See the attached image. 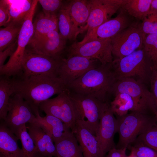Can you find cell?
Listing matches in <instances>:
<instances>
[{
    "mask_svg": "<svg viewBox=\"0 0 157 157\" xmlns=\"http://www.w3.org/2000/svg\"><path fill=\"white\" fill-rule=\"evenodd\" d=\"M133 143L135 144L128 147L138 157H157V152L151 148L141 143Z\"/></svg>",
    "mask_w": 157,
    "mask_h": 157,
    "instance_id": "obj_36",
    "label": "cell"
},
{
    "mask_svg": "<svg viewBox=\"0 0 157 157\" xmlns=\"http://www.w3.org/2000/svg\"><path fill=\"white\" fill-rule=\"evenodd\" d=\"M42 6L43 12L50 15H57L62 7L63 1L60 0H39L38 2Z\"/></svg>",
    "mask_w": 157,
    "mask_h": 157,
    "instance_id": "obj_35",
    "label": "cell"
},
{
    "mask_svg": "<svg viewBox=\"0 0 157 157\" xmlns=\"http://www.w3.org/2000/svg\"><path fill=\"white\" fill-rule=\"evenodd\" d=\"M115 96L114 100L110 104L112 110L117 117L126 114L129 111H135L134 102L129 95L119 93Z\"/></svg>",
    "mask_w": 157,
    "mask_h": 157,
    "instance_id": "obj_28",
    "label": "cell"
},
{
    "mask_svg": "<svg viewBox=\"0 0 157 157\" xmlns=\"http://www.w3.org/2000/svg\"><path fill=\"white\" fill-rule=\"evenodd\" d=\"M19 139L5 125H0V154L4 157H24L22 149L18 145Z\"/></svg>",
    "mask_w": 157,
    "mask_h": 157,
    "instance_id": "obj_22",
    "label": "cell"
},
{
    "mask_svg": "<svg viewBox=\"0 0 157 157\" xmlns=\"http://www.w3.org/2000/svg\"><path fill=\"white\" fill-rule=\"evenodd\" d=\"M66 41L61 37L58 31H53L44 35H33L26 48L37 53L60 60L63 58L62 54L66 47Z\"/></svg>",
    "mask_w": 157,
    "mask_h": 157,
    "instance_id": "obj_16",
    "label": "cell"
},
{
    "mask_svg": "<svg viewBox=\"0 0 157 157\" xmlns=\"http://www.w3.org/2000/svg\"><path fill=\"white\" fill-rule=\"evenodd\" d=\"M54 143L57 157H83L82 150L72 132Z\"/></svg>",
    "mask_w": 157,
    "mask_h": 157,
    "instance_id": "obj_23",
    "label": "cell"
},
{
    "mask_svg": "<svg viewBox=\"0 0 157 157\" xmlns=\"http://www.w3.org/2000/svg\"><path fill=\"white\" fill-rule=\"evenodd\" d=\"M112 93L114 95L124 93L133 100L135 111L148 114L157 117V113L152 94L146 85L135 79L128 78L117 80L113 87Z\"/></svg>",
    "mask_w": 157,
    "mask_h": 157,
    "instance_id": "obj_5",
    "label": "cell"
},
{
    "mask_svg": "<svg viewBox=\"0 0 157 157\" xmlns=\"http://www.w3.org/2000/svg\"><path fill=\"white\" fill-rule=\"evenodd\" d=\"M38 0H34L31 10L23 22L17 38V47L7 63L0 67V75L9 77L22 75V63L26 47L34 34L33 18Z\"/></svg>",
    "mask_w": 157,
    "mask_h": 157,
    "instance_id": "obj_4",
    "label": "cell"
},
{
    "mask_svg": "<svg viewBox=\"0 0 157 157\" xmlns=\"http://www.w3.org/2000/svg\"><path fill=\"white\" fill-rule=\"evenodd\" d=\"M149 84L157 113V69L153 70Z\"/></svg>",
    "mask_w": 157,
    "mask_h": 157,
    "instance_id": "obj_39",
    "label": "cell"
},
{
    "mask_svg": "<svg viewBox=\"0 0 157 157\" xmlns=\"http://www.w3.org/2000/svg\"><path fill=\"white\" fill-rule=\"evenodd\" d=\"M23 24L12 22L0 29V52L5 49L17 38Z\"/></svg>",
    "mask_w": 157,
    "mask_h": 157,
    "instance_id": "obj_29",
    "label": "cell"
},
{
    "mask_svg": "<svg viewBox=\"0 0 157 157\" xmlns=\"http://www.w3.org/2000/svg\"><path fill=\"white\" fill-rule=\"evenodd\" d=\"M130 154L129 155V157H138L132 150H131Z\"/></svg>",
    "mask_w": 157,
    "mask_h": 157,
    "instance_id": "obj_42",
    "label": "cell"
},
{
    "mask_svg": "<svg viewBox=\"0 0 157 157\" xmlns=\"http://www.w3.org/2000/svg\"><path fill=\"white\" fill-rule=\"evenodd\" d=\"M68 90L70 97L78 112L77 120L81 122L95 135L102 113L108 102H103L93 97Z\"/></svg>",
    "mask_w": 157,
    "mask_h": 157,
    "instance_id": "obj_7",
    "label": "cell"
},
{
    "mask_svg": "<svg viewBox=\"0 0 157 157\" xmlns=\"http://www.w3.org/2000/svg\"><path fill=\"white\" fill-rule=\"evenodd\" d=\"M112 66L117 80L136 77L137 80L145 85L150 84L153 68L143 48L122 58L114 59Z\"/></svg>",
    "mask_w": 157,
    "mask_h": 157,
    "instance_id": "obj_3",
    "label": "cell"
},
{
    "mask_svg": "<svg viewBox=\"0 0 157 157\" xmlns=\"http://www.w3.org/2000/svg\"><path fill=\"white\" fill-rule=\"evenodd\" d=\"M35 115L36 119L34 123L50 136L54 142L72 132L68 126L56 117L49 115L42 117L39 112Z\"/></svg>",
    "mask_w": 157,
    "mask_h": 157,
    "instance_id": "obj_20",
    "label": "cell"
},
{
    "mask_svg": "<svg viewBox=\"0 0 157 157\" xmlns=\"http://www.w3.org/2000/svg\"><path fill=\"white\" fill-rule=\"evenodd\" d=\"M113 49L111 38L92 40L82 43L76 42L68 48L67 57L79 56L106 64L112 63L114 60Z\"/></svg>",
    "mask_w": 157,
    "mask_h": 157,
    "instance_id": "obj_9",
    "label": "cell"
},
{
    "mask_svg": "<svg viewBox=\"0 0 157 157\" xmlns=\"http://www.w3.org/2000/svg\"><path fill=\"white\" fill-rule=\"evenodd\" d=\"M39 108L46 115L53 116L60 119L74 133L78 114L67 88L56 97L41 103Z\"/></svg>",
    "mask_w": 157,
    "mask_h": 157,
    "instance_id": "obj_8",
    "label": "cell"
},
{
    "mask_svg": "<svg viewBox=\"0 0 157 157\" xmlns=\"http://www.w3.org/2000/svg\"><path fill=\"white\" fill-rule=\"evenodd\" d=\"M74 134L83 157H98V146L96 136L78 120H76Z\"/></svg>",
    "mask_w": 157,
    "mask_h": 157,
    "instance_id": "obj_21",
    "label": "cell"
},
{
    "mask_svg": "<svg viewBox=\"0 0 157 157\" xmlns=\"http://www.w3.org/2000/svg\"><path fill=\"white\" fill-rule=\"evenodd\" d=\"M14 94L12 78L1 76L0 77V118L4 120L8 114L10 96Z\"/></svg>",
    "mask_w": 157,
    "mask_h": 157,
    "instance_id": "obj_27",
    "label": "cell"
},
{
    "mask_svg": "<svg viewBox=\"0 0 157 157\" xmlns=\"http://www.w3.org/2000/svg\"><path fill=\"white\" fill-rule=\"evenodd\" d=\"M7 1L9 6L10 23L23 24L31 10L33 0H7Z\"/></svg>",
    "mask_w": 157,
    "mask_h": 157,
    "instance_id": "obj_25",
    "label": "cell"
},
{
    "mask_svg": "<svg viewBox=\"0 0 157 157\" xmlns=\"http://www.w3.org/2000/svg\"><path fill=\"white\" fill-rule=\"evenodd\" d=\"M144 37L140 27L129 26L111 38L113 56L120 59L142 49Z\"/></svg>",
    "mask_w": 157,
    "mask_h": 157,
    "instance_id": "obj_14",
    "label": "cell"
},
{
    "mask_svg": "<svg viewBox=\"0 0 157 157\" xmlns=\"http://www.w3.org/2000/svg\"><path fill=\"white\" fill-rule=\"evenodd\" d=\"M27 130L26 124L24 125L19 129L17 137L21 141L24 157H36L38 152Z\"/></svg>",
    "mask_w": 157,
    "mask_h": 157,
    "instance_id": "obj_32",
    "label": "cell"
},
{
    "mask_svg": "<svg viewBox=\"0 0 157 157\" xmlns=\"http://www.w3.org/2000/svg\"><path fill=\"white\" fill-rule=\"evenodd\" d=\"M140 28L144 37L157 34V15L150 13L142 21Z\"/></svg>",
    "mask_w": 157,
    "mask_h": 157,
    "instance_id": "obj_34",
    "label": "cell"
},
{
    "mask_svg": "<svg viewBox=\"0 0 157 157\" xmlns=\"http://www.w3.org/2000/svg\"><path fill=\"white\" fill-rule=\"evenodd\" d=\"M143 48L150 61L153 69H157V34L146 35Z\"/></svg>",
    "mask_w": 157,
    "mask_h": 157,
    "instance_id": "obj_33",
    "label": "cell"
},
{
    "mask_svg": "<svg viewBox=\"0 0 157 157\" xmlns=\"http://www.w3.org/2000/svg\"><path fill=\"white\" fill-rule=\"evenodd\" d=\"M36 157H52L49 156H45L42 155L40 154L38 152Z\"/></svg>",
    "mask_w": 157,
    "mask_h": 157,
    "instance_id": "obj_43",
    "label": "cell"
},
{
    "mask_svg": "<svg viewBox=\"0 0 157 157\" xmlns=\"http://www.w3.org/2000/svg\"><path fill=\"white\" fill-rule=\"evenodd\" d=\"M156 118L155 116L138 111L117 117L119 139L116 148L127 149Z\"/></svg>",
    "mask_w": 157,
    "mask_h": 157,
    "instance_id": "obj_6",
    "label": "cell"
},
{
    "mask_svg": "<svg viewBox=\"0 0 157 157\" xmlns=\"http://www.w3.org/2000/svg\"><path fill=\"white\" fill-rule=\"evenodd\" d=\"M62 59H56L26 48L22 63V75L28 76L46 74L57 77Z\"/></svg>",
    "mask_w": 157,
    "mask_h": 157,
    "instance_id": "obj_11",
    "label": "cell"
},
{
    "mask_svg": "<svg viewBox=\"0 0 157 157\" xmlns=\"http://www.w3.org/2000/svg\"><path fill=\"white\" fill-rule=\"evenodd\" d=\"M126 148H114L110 150L106 157H129L126 153Z\"/></svg>",
    "mask_w": 157,
    "mask_h": 157,
    "instance_id": "obj_40",
    "label": "cell"
},
{
    "mask_svg": "<svg viewBox=\"0 0 157 157\" xmlns=\"http://www.w3.org/2000/svg\"><path fill=\"white\" fill-rule=\"evenodd\" d=\"M127 14L123 9L115 18L87 31L83 40L79 43H82L96 39L111 38L129 27V22Z\"/></svg>",
    "mask_w": 157,
    "mask_h": 157,
    "instance_id": "obj_17",
    "label": "cell"
},
{
    "mask_svg": "<svg viewBox=\"0 0 157 157\" xmlns=\"http://www.w3.org/2000/svg\"><path fill=\"white\" fill-rule=\"evenodd\" d=\"M107 102L104 109L99 122L96 137L98 146V157H106L108 152L116 147L114 140L117 132V121Z\"/></svg>",
    "mask_w": 157,
    "mask_h": 157,
    "instance_id": "obj_10",
    "label": "cell"
},
{
    "mask_svg": "<svg viewBox=\"0 0 157 157\" xmlns=\"http://www.w3.org/2000/svg\"><path fill=\"white\" fill-rule=\"evenodd\" d=\"M26 126L38 153L44 156L57 157L55 144L50 136L36 123H29Z\"/></svg>",
    "mask_w": 157,
    "mask_h": 157,
    "instance_id": "obj_19",
    "label": "cell"
},
{
    "mask_svg": "<svg viewBox=\"0 0 157 157\" xmlns=\"http://www.w3.org/2000/svg\"><path fill=\"white\" fill-rule=\"evenodd\" d=\"M10 22L9 6L7 0H0V26L5 27Z\"/></svg>",
    "mask_w": 157,
    "mask_h": 157,
    "instance_id": "obj_37",
    "label": "cell"
},
{
    "mask_svg": "<svg viewBox=\"0 0 157 157\" xmlns=\"http://www.w3.org/2000/svg\"><path fill=\"white\" fill-rule=\"evenodd\" d=\"M127 0H88L90 10L85 25L79 34L97 27L110 19L111 16L122 8Z\"/></svg>",
    "mask_w": 157,
    "mask_h": 157,
    "instance_id": "obj_12",
    "label": "cell"
},
{
    "mask_svg": "<svg viewBox=\"0 0 157 157\" xmlns=\"http://www.w3.org/2000/svg\"><path fill=\"white\" fill-rule=\"evenodd\" d=\"M64 5L68 10L72 23V40H75L80 30L85 25L89 16L88 0H71Z\"/></svg>",
    "mask_w": 157,
    "mask_h": 157,
    "instance_id": "obj_18",
    "label": "cell"
},
{
    "mask_svg": "<svg viewBox=\"0 0 157 157\" xmlns=\"http://www.w3.org/2000/svg\"><path fill=\"white\" fill-rule=\"evenodd\" d=\"M12 79L14 94L19 95L27 103L35 115L39 112L41 103L67 89L59 78L50 75H22Z\"/></svg>",
    "mask_w": 157,
    "mask_h": 157,
    "instance_id": "obj_1",
    "label": "cell"
},
{
    "mask_svg": "<svg viewBox=\"0 0 157 157\" xmlns=\"http://www.w3.org/2000/svg\"><path fill=\"white\" fill-rule=\"evenodd\" d=\"M150 13L157 15V0H152Z\"/></svg>",
    "mask_w": 157,
    "mask_h": 157,
    "instance_id": "obj_41",
    "label": "cell"
},
{
    "mask_svg": "<svg viewBox=\"0 0 157 157\" xmlns=\"http://www.w3.org/2000/svg\"><path fill=\"white\" fill-rule=\"evenodd\" d=\"M17 38L4 50L0 52V67L4 65L8 57H10L14 52L17 48Z\"/></svg>",
    "mask_w": 157,
    "mask_h": 157,
    "instance_id": "obj_38",
    "label": "cell"
},
{
    "mask_svg": "<svg viewBox=\"0 0 157 157\" xmlns=\"http://www.w3.org/2000/svg\"><path fill=\"white\" fill-rule=\"evenodd\" d=\"M59 33L63 39L72 40V23L68 10L63 5L58 13Z\"/></svg>",
    "mask_w": 157,
    "mask_h": 157,
    "instance_id": "obj_31",
    "label": "cell"
},
{
    "mask_svg": "<svg viewBox=\"0 0 157 157\" xmlns=\"http://www.w3.org/2000/svg\"><path fill=\"white\" fill-rule=\"evenodd\" d=\"M134 142L142 144L157 152V118L139 135Z\"/></svg>",
    "mask_w": 157,
    "mask_h": 157,
    "instance_id": "obj_30",
    "label": "cell"
},
{
    "mask_svg": "<svg viewBox=\"0 0 157 157\" xmlns=\"http://www.w3.org/2000/svg\"><path fill=\"white\" fill-rule=\"evenodd\" d=\"M117 81L112 63L92 69L69 85L67 88L75 93L90 96L103 102H108Z\"/></svg>",
    "mask_w": 157,
    "mask_h": 157,
    "instance_id": "obj_2",
    "label": "cell"
},
{
    "mask_svg": "<svg viewBox=\"0 0 157 157\" xmlns=\"http://www.w3.org/2000/svg\"><path fill=\"white\" fill-rule=\"evenodd\" d=\"M31 107L20 96L14 94L10 99L8 111L3 122L17 137L19 129L27 123H34L36 116Z\"/></svg>",
    "mask_w": 157,
    "mask_h": 157,
    "instance_id": "obj_13",
    "label": "cell"
},
{
    "mask_svg": "<svg viewBox=\"0 0 157 157\" xmlns=\"http://www.w3.org/2000/svg\"><path fill=\"white\" fill-rule=\"evenodd\" d=\"M0 157H4V156H3L2 155H1V154H0Z\"/></svg>",
    "mask_w": 157,
    "mask_h": 157,
    "instance_id": "obj_44",
    "label": "cell"
},
{
    "mask_svg": "<svg viewBox=\"0 0 157 157\" xmlns=\"http://www.w3.org/2000/svg\"><path fill=\"white\" fill-rule=\"evenodd\" d=\"M97 60L79 56L63 58L57 72V77L67 88L75 80L89 70L96 67Z\"/></svg>",
    "mask_w": 157,
    "mask_h": 157,
    "instance_id": "obj_15",
    "label": "cell"
},
{
    "mask_svg": "<svg viewBox=\"0 0 157 157\" xmlns=\"http://www.w3.org/2000/svg\"><path fill=\"white\" fill-rule=\"evenodd\" d=\"M33 24L34 36L44 35L52 31H59L57 15L47 14L42 12L37 15Z\"/></svg>",
    "mask_w": 157,
    "mask_h": 157,
    "instance_id": "obj_24",
    "label": "cell"
},
{
    "mask_svg": "<svg viewBox=\"0 0 157 157\" xmlns=\"http://www.w3.org/2000/svg\"><path fill=\"white\" fill-rule=\"evenodd\" d=\"M152 0H127L122 8L127 14L143 21L150 13Z\"/></svg>",
    "mask_w": 157,
    "mask_h": 157,
    "instance_id": "obj_26",
    "label": "cell"
}]
</instances>
